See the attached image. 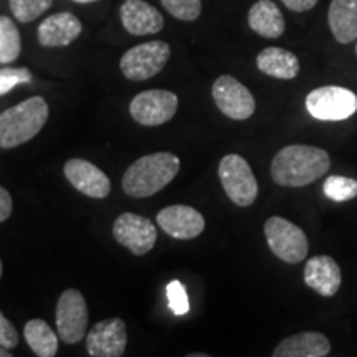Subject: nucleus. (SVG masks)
<instances>
[{
  "label": "nucleus",
  "mask_w": 357,
  "mask_h": 357,
  "mask_svg": "<svg viewBox=\"0 0 357 357\" xmlns=\"http://www.w3.org/2000/svg\"><path fill=\"white\" fill-rule=\"evenodd\" d=\"M329 167L331 159L324 149L291 144L283 147L271 160V177L278 185L305 187L323 177Z\"/></svg>",
  "instance_id": "f257e3e1"
},
{
  "label": "nucleus",
  "mask_w": 357,
  "mask_h": 357,
  "mask_svg": "<svg viewBox=\"0 0 357 357\" xmlns=\"http://www.w3.org/2000/svg\"><path fill=\"white\" fill-rule=\"evenodd\" d=\"M181 159L172 153H154L134 160L123 176V190L129 197L144 199L158 194L176 178Z\"/></svg>",
  "instance_id": "f03ea898"
},
{
  "label": "nucleus",
  "mask_w": 357,
  "mask_h": 357,
  "mask_svg": "<svg viewBox=\"0 0 357 357\" xmlns=\"http://www.w3.org/2000/svg\"><path fill=\"white\" fill-rule=\"evenodd\" d=\"M48 119V105L33 96L0 113V149H13L33 139Z\"/></svg>",
  "instance_id": "7ed1b4c3"
},
{
  "label": "nucleus",
  "mask_w": 357,
  "mask_h": 357,
  "mask_svg": "<svg viewBox=\"0 0 357 357\" xmlns=\"http://www.w3.org/2000/svg\"><path fill=\"white\" fill-rule=\"evenodd\" d=\"M171 58V47L166 42L154 40L129 48L119 66L123 75L131 82H146L164 70Z\"/></svg>",
  "instance_id": "20e7f679"
},
{
  "label": "nucleus",
  "mask_w": 357,
  "mask_h": 357,
  "mask_svg": "<svg viewBox=\"0 0 357 357\" xmlns=\"http://www.w3.org/2000/svg\"><path fill=\"white\" fill-rule=\"evenodd\" d=\"M218 177L229 199L238 207H248L257 200L258 182L252 167L238 154H229L220 160Z\"/></svg>",
  "instance_id": "39448f33"
},
{
  "label": "nucleus",
  "mask_w": 357,
  "mask_h": 357,
  "mask_svg": "<svg viewBox=\"0 0 357 357\" xmlns=\"http://www.w3.org/2000/svg\"><path fill=\"white\" fill-rule=\"evenodd\" d=\"M268 247L280 260L300 263L307 257V236L300 227L283 217H270L265 222Z\"/></svg>",
  "instance_id": "423d86ee"
},
{
  "label": "nucleus",
  "mask_w": 357,
  "mask_h": 357,
  "mask_svg": "<svg viewBox=\"0 0 357 357\" xmlns=\"http://www.w3.org/2000/svg\"><path fill=\"white\" fill-rule=\"evenodd\" d=\"M306 109L319 121H344L357 111V96L342 86H321L306 96Z\"/></svg>",
  "instance_id": "0eeeda50"
},
{
  "label": "nucleus",
  "mask_w": 357,
  "mask_h": 357,
  "mask_svg": "<svg viewBox=\"0 0 357 357\" xmlns=\"http://www.w3.org/2000/svg\"><path fill=\"white\" fill-rule=\"evenodd\" d=\"M56 333L66 344H77L86 336L88 306L78 289H66L56 303Z\"/></svg>",
  "instance_id": "6e6552de"
},
{
  "label": "nucleus",
  "mask_w": 357,
  "mask_h": 357,
  "mask_svg": "<svg viewBox=\"0 0 357 357\" xmlns=\"http://www.w3.org/2000/svg\"><path fill=\"white\" fill-rule=\"evenodd\" d=\"M178 100L167 89H147L134 96L129 105V113L142 126H160L166 124L177 113Z\"/></svg>",
  "instance_id": "1a4fd4ad"
},
{
  "label": "nucleus",
  "mask_w": 357,
  "mask_h": 357,
  "mask_svg": "<svg viewBox=\"0 0 357 357\" xmlns=\"http://www.w3.org/2000/svg\"><path fill=\"white\" fill-rule=\"evenodd\" d=\"M212 96L217 108L235 121H245L255 113V98L245 84L230 75H222L215 79L212 86Z\"/></svg>",
  "instance_id": "9d476101"
},
{
  "label": "nucleus",
  "mask_w": 357,
  "mask_h": 357,
  "mask_svg": "<svg viewBox=\"0 0 357 357\" xmlns=\"http://www.w3.org/2000/svg\"><path fill=\"white\" fill-rule=\"evenodd\" d=\"M113 235L116 242L126 247L134 255H146L154 248L158 230L149 218L126 212L114 220Z\"/></svg>",
  "instance_id": "9b49d317"
},
{
  "label": "nucleus",
  "mask_w": 357,
  "mask_h": 357,
  "mask_svg": "<svg viewBox=\"0 0 357 357\" xmlns=\"http://www.w3.org/2000/svg\"><path fill=\"white\" fill-rule=\"evenodd\" d=\"M126 324L119 318L100 321L86 337V351L93 357H119L126 351Z\"/></svg>",
  "instance_id": "f8f14e48"
},
{
  "label": "nucleus",
  "mask_w": 357,
  "mask_h": 357,
  "mask_svg": "<svg viewBox=\"0 0 357 357\" xmlns=\"http://www.w3.org/2000/svg\"><path fill=\"white\" fill-rule=\"evenodd\" d=\"M65 177L78 192L93 199H105L111 192V181L100 167L84 159L66 160Z\"/></svg>",
  "instance_id": "ddd939ff"
},
{
  "label": "nucleus",
  "mask_w": 357,
  "mask_h": 357,
  "mask_svg": "<svg viewBox=\"0 0 357 357\" xmlns=\"http://www.w3.org/2000/svg\"><path fill=\"white\" fill-rule=\"evenodd\" d=\"M159 227L177 240H192L205 230V218L189 205H171L158 213Z\"/></svg>",
  "instance_id": "4468645a"
},
{
  "label": "nucleus",
  "mask_w": 357,
  "mask_h": 357,
  "mask_svg": "<svg viewBox=\"0 0 357 357\" xmlns=\"http://www.w3.org/2000/svg\"><path fill=\"white\" fill-rule=\"evenodd\" d=\"M119 17L128 33L136 37L158 33L164 26V17L160 12L144 0H126L119 8Z\"/></svg>",
  "instance_id": "2eb2a0df"
},
{
  "label": "nucleus",
  "mask_w": 357,
  "mask_h": 357,
  "mask_svg": "<svg viewBox=\"0 0 357 357\" xmlns=\"http://www.w3.org/2000/svg\"><path fill=\"white\" fill-rule=\"evenodd\" d=\"M83 25L70 12L53 13L38 25V42L42 47H68L82 35Z\"/></svg>",
  "instance_id": "dca6fc26"
},
{
  "label": "nucleus",
  "mask_w": 357,
  "mask_h": 357,
  "mask_svg": "<svg viewBox=\"0 0 357 357\" xmlns=\"http://www.w3.org/2000/svg\"><path fill=\"white\" fill-rule=\"evenodd\" d=\"M341 268L331 257L319 255L307 260L305 266V283L321 296H334L341 287Z\"/></svg>",
  "instance_id": "f3484780"
},
{
  "label": "nucleus",
  "mask_w": 357,
  "mask_h": 357,
  "mask_svg": "<svg viewBox=\"0 0 357 357\" xmlns=\"http://www.w3.org/2000/svg\"><path fill=\"white\" fill-rule=\"evenodd\" d=\"M331 352V342L323 333L306 331L293 334L280 342L275 357H324Z\"/></svg>",
  "instance_id": "a211bd4d"
},
{
  "label": "nucleus",
  "mask_w": 357,
  "mask_h": 357,
  "mask_svg": "<svg viewBox=\"0 0 357 357\" xmlns=\"http://www.w3.org/2000/svg\"><path fill=\"white\" fill-rule=\"evenodd\" d=\"M248 25L265 38H278L284 32V17L275 2L258 0L248 12Z\"/></svg>",
  "instance_id": "6ab92c4d"
},
{
  "label": "nucleus",
  "mask_w": 357,
  "mask_h": 357,
  "mask_svg": "<svg viewBox=\"0 0 357 357\" xmlns=\"http://www.w3.org/2000/svg\"><path fill=\"white\" fill-rule=\"evenodd\" d=\"M328 22L339 43L354 42L357 38V0H333Z\"/></svg>",
  "instance_id": "aec40b11"
},
{
  "label": "nucleus",
  "mask_w": 357,
  "mask_h": 357,
  "mask_svg": "<svg viewBox=\"0 0 357 357\" xmlns=\"http://www.w3.org/2000/svg\"><path fill=\"white\" fill-rule=\"evenodd\" d=\"M257 66L261 73L280 79H293L300 73V60L284 48L270 47L257 56Z\"/></svg>",
  "instance_id": "412c9836"
},
{
  "label": "nucleus",
  "mask_w": 357,
  "mask_h": 357,
  "mask_svg": "<svg viewBox=\"0 0 357 357\" xmlns=\"http://www.w3.org/2000/svg\"><path fill=\"white\" fill-rule=\"evenodd\" d=\"M26 344L38 357H53L58 352L60 336L43 319H30L24 328Z\"/></svg>",
  "instance_id": "4be33fe9"
},
{
  "label": "nucleus",
  "mask_w": 357,
  "mask_h": 357,
  "mask_svg": "<svg viewBox=\"0 0 357 357\" xmlns=\"http://www.w3.org/2000/svg\"><path fill=\"white\" fill-rule=\"evenodd\" d=\"M22 40L17 25L6 15H0V63H12L20 56Z\"/></svg>",
  "instance_id": "5701e85b"
},
{
  "label": "nucleus",
  "mask_w": 357,
  "mask_h": 357,
  "mask_svg": "<svg viewBox=\"0 0 357 357\" xmlns=\"http://www.w3.org/2000/svg\"><path fill=\"white\" fill-rule=\"evenodd\" d=\"M324 195L333 202H347L357 197V181L351 177L329 176L324 181Z\"/></svg>",
  "instance_id": "b1692460"
},
{
  "label": "nucleus",
  "mask_w": 357,
  "mask_h": 357,
  "mask_svg": "<svg viewBox=\"0 0 357 357\" xmlns=\"http://www.w3.org/2000/svg\"><path fill=\"white\" fill-rule=\"evenodd\" d=\"M8 3L13 17L22 24H29L47 12L52 7L53 0H8Z\"/></svg>",
  "instance_id": "393cba45"
},
{
  "label": "nucleus",
  "mask_w": 357,
  "mask_h": 357,
  "mask_svg": "<svg viewBox=\"0 0 357 357\" xmlns=\"http://www.w3.org/2000/svg\"><path fill=\"white\" fill-rule=\"evenodd\" d=\"M160 3L177 20L194 22L202 13V0H160Z\"/></svg>",
  "instance_id": "a878e982"
},
{
  "label": "nucleus",
  "mask_w": 357,
  "mask_h": 357,
  "mask_svg": "<svg viewBox=\"0 0 357 357\" xmlns=\"http://www.w3.org/2000/svg\"><path fill=\"white\" fill-rule=\"evenodd\" d=\"M33 82V75L29 68H0V96L7 95L19 84H26Z\"/></svg>",
  "instance_id": "bb28decb"
},
{
  "label": "nucleus",
  "mask_w": 357,
  "mask_h": 357,
  "mask_svg": "<svg viewBox=\"0 0 357 357\" xmlns=\"http://www.w3.org/2000/svg\"><path fill=\"white\" fill-rule=\"evenodd\" d=\"M166 294H167L169 307H171V311L174 312V314L182 316V314H187V312H189V310H190L189 296H187L184 284H182L181 281L172 280L171 283L167 284Z\"/></svg>",
  "instance_id": "cd10ccee"
},
{
  "label": "nucleus",
  "mask_w": 357,
  "mask_h": 357,
  "mask_svg": "<svg viewBox=\"0 0 357 357\" xmlns=\"http://www.w3.org/2000/svg\"><path fill=\"white\" fill-rule=\"evenodd\" d=\"M17 344H19V333L0 311V346H3L6 349H13Z\"/></svg>",
  "instance_id": "c85d7f7f"
},
{
  "label": "nucleus",
  "mask_w": 357,
  "mask_h": 357,
  "mask_svg": "<svg viewBox=\"0 0 357 357\" xmlns=\"http://www.w3.org/2000/svg\"><path fill=\"white\" fill-rule=\"evenodd\" d=\"M12 197L10 194H8L7 189H3L2 185H0V223L6 222L8 217H10L12 213Z\"/></svg>",
  "instance_id": "c756f323"
},
{
  "label": "nucleus",
  "mask_w": 357,
  "mask_h": 357,
  "mask_svg": "<svg viewBox=\"0 0 357 357\" xmlns=\"http://www.w3.org/2000/svg\"><path fill=\"white\" fill-rule=\"evenodd\" d=\"M281 2L293 12H307L311 10L319 0H281Z\"/></svg>",
  "instance_id": "7c9ffc66"
},
{
  "label": "nucleus",
  "mask_w": 357,
  "mask_h": 357,
  "mask_svg": "<svg viewBox=\"0 0 357 357\" xmlns=\"http://www.w3.org/2000/svg\"><path fill=\"white\" fill-rule=\"evenodd\" d=\"M12 354L10 352H8V349H6V347L3 346H0V357H10Z\"/></svg>",
  "instance_id": "2f4dec72"
},
{
  "label": "nucleus",
  "mask_w": 357,
  "mask_h": 357,
  "mask_svg": "<svg viewBox=\"0 0 357 357\" xmlns=\"http://www.w3.org/2000/svg\"><path fill=\"white\" fill-rule=\"evenodd\" d=\"M73 2H78V3H93V2H98V0H73Z\"/></svg>",
  "instance_id": "473e14b6"
},
{
  "label": "nucleus",
  "mask_w": 357,
  "mask_h": 357,
  "mask_svg": "<svg viewBox=\"0 0 357 357\" xmlns=\"http://www.w3.org/2000/svg\"><path fill=\"white\" fill-rule=\"evenodd\" d=\"M2 271H3V265H2V260H0V276H2Z\"/></svg>",
  "instance_id": "72a5a7b5"
},
{
  "label": "nucleus",
  "mask_w": 357,
  "mask_h": 357,
  "mask_svg": "<svg viewBox=\"0 0 357 357\" xmlns=\"http://www.w3.org/2000/svg\"><path fill=\"white\" fill-rule=\"evenodd\" d=\"M356 53H357V45H356Z\"/></svg>",
  "instance_id": "f704fd0d"
}]
</instances>
